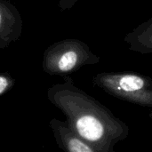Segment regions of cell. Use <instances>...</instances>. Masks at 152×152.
<instances>
[{
  "mask_svg": "<svg viewBox=\"0 0 152 152\" xmlns=\"http://www.w3.org/2000/svg\"><path fill=\"white\" fill-rule=\"evenodd\" d=\"M48 101L66 117L70 127L97 152H114L129 134L128 126L99 101L77 87L69 76L47 89Z\"/></svg>",
  "mask_w": 152,
  "mask_h": 152,
  "instance_id": "cell-1",
  "label": "cell"
},
{
  "mask_svg": "<svg viewBox=\"0 0 152 152\" xmlns=\"http://www.w3.org/2000/svg\"><path fill=\"white\" fill-rule=\"evenodd\" d=\"M100 61L101 58L84 41L77 38H65L52 44L45 50L42 69L50 76L64 77Z\"/></svg>",
  "mask_w": 152,
  "mask_h": 152,
  "instance_id": "cell-2",
  "label": "cell"
},
{
  "mask_svg": "<svg viewBox=\"0 0 152 152\" xmlns=\"http://www.w3.org/2000/svg\"><path fill=\"white\" fill-rule=\"evenodd\" d=\"M92 84L108 94L139 106L152 109V78L135 72H101Z\"/></svg>",
  "mask_w": 152,
  "mask_h": 152,
  "instance_id": "cell-3",
  "label": "cell"
},
{
  "mask_svg": "<svg viewBox=\"0 0 152 152\" xmlns=\"http://www.w3.org/2000/svg\"><path fill=\"white\" fill-rule=\"evenodd\" d=\"M23 20L18 8L10 0H0V49L20 38Z\"/></svg>",
  "mask_w": 152,
  "mask_h": 152,
  "instance_id": "cell-4",
  "label": "cell"
},
{
  "mask_svg": "<svg viewBox=\"0 0 152 152\" xmlns=\"http://www.w3.org/2000/svg\"><path fill=\"white\" fill-rule=\"evenodd\" d=\"M49 126L57 146L66 152H97L96 149L81 138L66 121L53 118Z\"/></svg>",
  "mask_w": 152,
  "mask_h": 152,
  "instance_id": "cell-5",
  "label": "cell"
},
{
  "mask_svg": "<svg viewBox=\"0 0 152 152\" xmlns=\"http://www.w3.org/2000/svg\"><path fill=\"white\" fill-rule=\"evenodd\" d=\"M124 42L132 52L142 54L152 53V17L127 33Z\"/></svg>",
  "mask_w": 152,
  "mask_h": 152,
  "instance_id": "cell-6",
  "label": "cell"
},
{
  "mask_svg": "<svg viewBox=\"0 0 152 152\" xmlns=\"http://www.w3.org/2000/svg\"><path fill=\"white\" fill-rule=\"evenodd\" d=\"M16 79L8 72L0 73V96L8 93L15 86Z\"/></svg>",
  "mask_w": 152,
  "mask_h": 152,
  "instance_id": "cell-7",
  "label": "cell"
},
{
  "mask_svg": "<svg viewBox=\"0 0 152 152\" xmlns=\"http://www.w3.org/2000/svg\"><path fill=\"white\" fill-rule=\"evenodd\" d=\"M79 0H59L58 7L61 12L71 9Z\"/></svg>",
  "mask_w": 152,
  "mask_h": 152,
  "instance_id": "cell-8",
  "label": "cell"
},
{
  "mask_svg": "<svg viewBox=\"0 0 152 152\" xmlns=\"http://www.w3.org/2000/svg\"><path fill=\"white\" fill-rule=\"evenodd\" d=\"M149 117H150V118H151V119L152 120V111H151V112H150V114H149Z\"/></svg>",
  "mask_w": 152,
  "mask_h": 152,
  "instance_id": "cell-9",
  "label": "cell"
}]
</instances>
